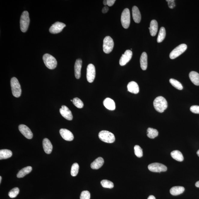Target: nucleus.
<instances>
[{"instance_id": "f257e3e1", "label": "nucleus", "mask_w": 199, "mask_h": 199, "mask_svg": "<svg viewBox=\"0 0 199 199\" xmlns=\"http://www.w3.org/2000/svg\"><path fill=\"white\" fill-rule=\"evenodd\" d=\"M153 106L155 109L158 112L163 113L167 107V101L163 97L158 96L154 101Z\"/></svg>"}, {"instance_id": "f03ea898", "label": "nucleus", "mask_w": 199, "mask_h": 199, "mask_svg": "<svg viewBox=\"0 0 199 199\" xmlns=\"http://www.w3.org/2000/svg\"><path fill=\"white\" fill-rule=\"evenodd\" d=\"M11 85L12 95L16 98H19L22 93L21 86L18 79L13 77L11 79Z\"/></svg>"}, {"instance_id": "7ed1b4c3", "label": "nucleus", "mask_w": 199, "mask_h": 199, "mask_svg": "<svg viewBox=\"0 0 199 199\" xmlns=\"http://www.w3.org/2000/svg\"><path fill=\"white\" fill-rule=\"evenodd\" d=\"M29 13L27 11H24L21 16L20 20V29L23 32H26L30 24Z\"/></svg>"}, {"instance_id": "20e7f679", "label": "nucleus", "mask_w": 199, "mask_h": 199, "mask_svg": "<svg viewBox=\"0 0 199 199\" xmlns=\"http://www.w3.org/2000/svg\"><path fill=\"white\" fill-rule=\"evenodd\" d=\"M43 60L45 65L50 69H54L57 65L56 60L54 56L48 54H45L43 56Z\"/></svg>"}, {"instance_id": "39448f33", "label": "nucleus", "mask_w": 199, "mask_h": 199, "mask_svg": "<svg viewBox=\"0 0 199 199\" xmlns=\"http://www.w3.org/2000/svg\"><path fill=\"white\" fill-rule=\"evenodd\" d=\"M100 140L107 143H113L115 140V137L112 133L107 131H102L98 134Z\"/></svg>"}, {"instance_id": "423d86ee", "label": "nucleus", "mask_w": 199, "mask_h": 199, "mask_svg": "<svg viewBox=\"0 0 199 199\" xmlns=\"http://www.w3.org/2000/svg\"><path fill=\"white\" fill-rule=\"evenodd\" d=\"M121 20L122 27L124 29L128 28L130 24V14L128 9L126 8L123 11Z\"/></svg>"}, {"instance_id": "0eeeda50", "label": "nucleus", "mask_w": 199, "mask_h": 199, "mask_svg": "<svg viewBox=\"0 0 199 199\" xmlns=\"http://www.w3.org/2000/svg\"><path fill=\"white\" fill-rule=\"evenodd\" d=\"M114 43L113 39L110 36L105 37L103 40V50L106 54L110 53L114 48Z\"/></svg>"}, {"instance_id": "6e6552de", "label": "nucleus", "mask_w": 199, "mask_h": 199, "mask_svg": "<svg viewBox=\"0 0 199 199\" xmlns=\"http://www.w3.org/2000/svg\"><path fill=\"white\" fill-rule=\"evenodd\" d=\"M187 49V46L184 44L179 45L171 52L170 58L171 59H175L184 53Z\"/></svg>"}, {"instance_id": "1a4fd4ad", "label": "nucleus", "mask_w": 199, "mask_h": 199, "mask_svg": "<svg viewBox=\"0 0 199 199\" xmlns=\"http://www.w3.org/2000/svg\"><path fill=\"white\" fill-rule=\"evenodd\" d=\"M148 169L153 172H164L167 170V167L164 165L158 163H152L149 165Z\"/></svg>"}, {"instance_id": "9d476101", "label": "nucleus", "mask_w": 199, "mask_h": 199, "mask_svg": "<svg viewBox=\"0 0 199 199\" xmlns=\"http://www.w3.org/2000/svg\"><path fill=\"white\" fill-rule=\"evenodd\" d=\"M95 69L94 65L89 64L87 66L86 77L87 81L92 83L95 80Z\"/></svg>"}, {"instance_id": "9b49d317", "label": "nucleus", "mask_w": 199, "mask_h": 199, "mask_svg": "<svg viewBox=\"0 0 199 199\" xmlns=\"http://www.w3.org/2000/svg\"><path fill=\"white\" fill-rule=\"evenodd\" d=\"M132 53L130 50H127L122 54L119 59V64L121 66L125 65L129 61L132 57Z\"/></svg>"}, {"instance_id": "f8f14e48", "label": "nucleus", "mask_w": 199, "mask_h": 199, "mask_svg": "<svg viewBox=\"0 0 199 199\" xmlns=\"http://www.w3.org/2000/svg\"><path fill=\"white\" fill-rule=\"evenodd\" d=\"M65 26V24L61 22H56L50 27L49 31L52 34L59 33L62 31L63 29Z\"/></svg>"}, {"instance_id": "ddd939ff", "label": "nucleus", "mask_w": 199, "mask_h": 199, "mask_svg": "<svg viewBox=\"0 0 199 199\" xmlns=\"http://www.w3.org/2000/svg\"><path fill=\"white\" fill-rule=\"evenodd\" d=\"M60 113L65 119L67 120L71 121L72 120L73 115L72 112L69 108L65 105H63L61 108L59 110Z\"/></svg>"}, {"instance_id": "4468645a", "label": "nucleus", "mask_w": 199, "mask_h": 199, "mask_svg": "<svg viewBox=\"0 0 199 199\" xmlns=\"http://www.w3.org/2000/svg\"><path fill=\"white\" fill-rule=\"evenodd\" d=\"M19 129L23 135L26 138L31 139L33 137V134L30 128L27 126L23 124H21L19 126Z\"/></svg>"}, {"instance_id": "2eb2a0df", "label": "nucleus", "mask_w": 199, "mask_h": 199, "mask_svg": "<svg viewBox=\"0 0 199 199\" xmlns=\"http://www.w3.org/2000/svg\"><path fill=\"white\" fill-rule=\"evenodd\" d=\"M60 134L64 140L71 141L74 140L73 134L70 131L66 129H61L59 131Z\"/></svg>"}, {"instance_id": "dca6fc26", "label": "nucleus", "mask_w": 199, "mask_h": 199, "mask_svg": "<svg viewBox=\"0 0 199 199\" xmlns=\"http://www.w3.org/2000/svg\"><path fill=\"white\" fill-rule=\"evenodd\" d=\"M132 14L133 18L136 23H139L140 22L141 19V14L138 8L136 6H134L132 8Z\"/></svg>"}, {"instance_id": "f3484780", "label": "nucleus", "mask_w": 199, "mask_h": 199, "mask_svg": "<svg viewBox=\"0 0 199 199\" xmlns=\"http://www.w3.org/2000/svg\"><path fill=\"white\" fill-rule=\"evenodd\" d=\"M82 61L80 59H77L75 65V75L76 78L80 79L81 77V71L82 67Z\"/></svg>"}, {"instance_id": "a211bd4d", "label": "nucleus", "mask_w": 199, "mask_h": 199, "mask_svg": "<svg viewBox=\"0 0 199 199\" xmlns=\"http://www.w3.org/2000/svg\"><path fill=\"white\" fill-rule=\"evenodd\" d=\"M43 145L45 152L48 154L51 153L52 151L53 147L50 140L47 138H44L43 140Z\"/></svg>"}, {"instance_id": "6ab92c4d", "label": "nucleus", "mask_w": 199, "mask_h": 199, "mask_svg": "<svg viewBox=\"0 0 199 199\" xmlns=\"http://www.w3.org/2000/svg\"><path fill=\"white\" fill-rule=\"evenodd\" d=\"M105 107L110 110H114L116 109V104L114 100L110 98H106L103 101Z\"/></svg>"}, {"instance_id": "aec40b11", "label": "nucleus", "mask_w": 199, "mask_h": 199, "mask_svg": "<svg viewBox=\"0 0 199 199\" xmlns=\"http://www.w3.org/2000/svg\"><path fill=\"white\" fill-rule=\"evenodd\" d=\"M128 90L131 93L137 94L139 93L140 89L138 85L136 82L131 81L127 85Z\"/></svg>"}, {"instance_id": "412c9836", "label": "nucleus", "mask_w": 199, "mask_h": 199, "mask_svg": "<svg viewBox=\"0 0 199 199\" xmlns=\"http://www.w3.org/2000/svg\"><path fill=\"white\" fill-rule=\"evenodd\" d=\"M140 67L142 70H146L148 66V56L146 53L143 52L142 53L140 58Z\"/></svg>"}, {"instance_id": "4be33fe9", "label": "nucleus", "mask_w": 199, "mask_h": 199, "mask_svg": "<svg viewBox=\"0 0 199 199\" xmlns=\"http://www.w3.org/2000/svg\"><path fill=\"white\" fill-rule=\"evenodd\" d=\"M104 163V160L101 157H99L91 163V167L93 169H98L103 166Z\"/></svg>"}, {"instance_id": "5701e85b", "label": "nucleus", "mask_w": 199, "mask_h": 199, "mask_svg": "<svg viewBox=\"0 0 199 199\" xmlns=\"http://www.w3.org/2000/svg\"><path fill=\"white\" fill-rule=\"evenodd\" d=\"M149 29L150 33L151 36H155L157 33L158 30V23L156 20H153L151 21Z\"/></svg>"}, {"instance_id": "b1692460", "label": "nucleus", "mask_w": 199, "mask_h": 199, "mask_svg": "<svg viewBox=\"0 0 199 199\" xmlns=\"http://www.w3.org/2000/svg\"><path fill=\"white\" fill-rule=\"evenodd\" d=\"M189 77L195 85L199 86V74L194 71H192L189 74Z\"/></svg>"}, {"instance_id": "393cba45", "label": "nucleus", "mask_w": 199, "mask_h": 199, "mask_svg": "<svg viewBox=\"0 0 199 199\" xmlns=\"http://www.w3.org/2000/svg\"><path fill=\"white\" fill-rule=\"evenodd\" d=\"M32 170V168L31 166H27L26 167H24L23 169H21L19 171L17 175V177L19 178H23L26 175L28 174L29 173L31 172Z\"/></svg>"}, {"instance_id": "a878e982", "label": "nucleus", "mask_w": 199, "mask_h": 199, "mask_svg": "<svg viewBox=\"0 0 199 199\" xmlns=\"http://www.w3.org/2000/svg\"><path fill=\"white\" fill-rule=\"evenodd\" d=\"M185 190V188L182 186H175L171 188L170 193L173 195H178L182 194Z\"/></svg>"}, {"instance_id": "bb28decb", "label": "nucleus", "mask_w": 199, "mask_h": 199, "mask_svg": "<svg viewBox=\"0 0 199 199\" xmlns=\"http://www.w3.org/2000/svg\"><path fill=\"white\" fill-rule=\"evenodd\" d=\"M171 156L173 158L179 161H182L184 160L183 156L179 150H175L171 153Z\"/></svg>"}, {"instance_id": "cd10ccee", "label": "nucleus", "mask_w": 199, "mask_h": 199, "mask_svg": "<svg viewBox=\"0 0 199 199\" xmlns=\"http://www.w3.org/2000/svg\"><path fill=\"white\" fill-rule=\"evenodd\" d=\"M12 155V152L8 149H2L0 150V159H7Z\"/></svg>"}, {"instance_id": "c85d7f7f", "label": "nucleus", "mask_w": 199, "mask_h": 199, "mask_svg": "<svg viewBox=\"0 0 199 199\" xmlns=\"http://www.w3.org/2000/svg\"><path fill=\"white\" fill-rule=\"evenodd\" d=\"M147 136L149 138L154 139L157 137L158 135V131L156 129L149 128L147 129Z\"/></svg>"}, {"instance_id": "c756f323", "label": "nucleus", "mask_w": 199, "mask_h": 199, "mask_svg": "<svg viewBox=\"0 0 199 199\" xmlns=\"http://www.w3.org/2000/svg\"><path fill=\"white\" fill-rule=\"evenodd\" d=\"M166 35L165 29L164 27H161L160 29L159 33L157 38V42L158 43H161L165 38Z\"/></svg>"}, {"instance_id": "7c9ffc66", "label": "nucleus", "mask_w": 199, "mask_h": 199, "mask_svg": "<svg viewBox=\"0 0 199 199\" xmlns=\"http://www.w3.org/2000/svg\"><path fill=\"white\" fill-rule=\"evenodd\" d=\"M170 82L173 86L179 90H182L183 87L182 84L180 82L174 79H170L169 80Z\"/></svg>"}, {"instance_id": "2f4dec72", "label": "nucleus", "mask_w": 199, "mask_h": 199, "mask_svg": "<svg viewBox=\"0 0 199 199\" xmlns=\"http://www.w3.org/2000/svg\"><path fill=\"white\" fill-rule=\"evenodd\" d=\"M79 165L78 163H74L72 165L71 169V175L73 177H75L77 175L79 172Z\"/></svg>"}, {"instance_id": "473e14b6", "label": "nucleus", "mask_w": 199, "mask_h": 199, "mask_svg": "<svg viewBox=\"0 0 199 199\" xmlns=\"http://www.w3.org/2000/svg\"><path fill=\"white\" fill-rule=\"evenodd\" d=\"M101 184L102 187L105 188H112L114 187V184L112 182L107 179L102 180Z\"/></svg>"}, {"instance_id": "72a5a7b5", "label": "nucleus", "mask_w": 199, "mask_h": 199, "mask_svg": "<svg viewBox=\"0 0 199 199\" xmlns=\"http://www.w3.org/2000/svg\"><path fill=\"white\" fill-rule=\"evenodd\" d=\"M72 102L77 108H82L83 107L84 104L83 102L78 98H74Z\"/></svg>"}, {"instance_id": "f704fd0d", "label": "nucleus", "mask_w": 199, "mask_h": 199, "mask_svg": "<svg viewBox=\"0 0 199 199\" xmlns=\"http://www.w3.org/2000/svg\"><path fill=\"white\" fill-rule=\"evenodd\" d=\"M134 149L135 155L137 157L141 158L143 156V151L140 146L137 145H135L134 146Z\"/></svg>"}, {"instance_id": "c9c22d12", "label": "nucleus", "mask_w": 199, "mask_h": 199, "mask_svg": "<svg viewBox=\"0 0 199 199\" xmlns=\"http://www.w3.org/2000/svg\"><path fill=\"white\" fill-rule=\"evenodd\" d=\"M19 193V189L18 188L15 187L10 191L8 195L11 198H14L17 196Z\"/></svg>"}, {"instance_id": "e433bc0d", "label": "nucleus", "mask_w": 199, "mask_h": 199, "mask_svg": "<svg viewBox=\"0 0 199 199\" xmlns=\"http://www.w3.org/2000/svg\"><path fill=\"white\" fill-rule=\"evenodd\" d=\"M90 194L88 191H84L82 192L80 196V199H90Z\"/></svg>"}, {"instance_id": "4c0bfd02", "label": "nucleus", "mask_w": 199, "mask_h": 199, "mask_svg": "<svg viewBox=\"0 0 199 199\" xmlns=\"http://www.w3.org/2000/svg\"><path fill=\"white\" fill-rule=\"evenodd\" d=\"M190 111L195 114H199V106H192L190 107Z\"/></svg>"}, {"instance_id": "58836bf2", "label": "nucleus", "mask_w": 199, "mask_h": 199, "mask_svg": "<svg viewBox=\"0 0 199 199\" xmlns=\"http://www.w3.org/2000/svg\"><path fill=\"white\" fill-rule=\"evenodd\" d=\"M166 1L167 2L168 5L170 9L174 8L175 6V4L174 0H168V1Z\"/></svg>"}, {"instance_id": "ea45409f", "label": "nucleus", "mask_w": 199, "mask_h": 199, "mask_svg": "<svg viewBox=\"0 0 199 199\" xmlns=\"http://www.w3.org/2000/svg\"><path fill=\"white\" fill-rule=\"evenodd\" d=\"M116 1L115 0H108L107 5L109 6H112Z\"/></svg>"}, {"instance_id": "a19ab883", "label": "nucleus", "mask_w": 199, "mask_h": 199, "mask_svg": "<svg viewBox=\"0 0 199 199\" xmlns=\"http://www.w3.org/2000/svg\"><path fill=\"white\" fill-rule=\"evenodd\" d=\"M108 10H109V9H108L107 6H105V7L103 8L102 10V12L103 14H106L108 12Z\"/></svg>"}, {"instance_id": "79ce46f5", "label": "nucleus", "mask_w": 199, "mask_h": 199, "mask_svg": "<svg viewBox=\"0 0 199 199\" xmlns=\"http://www.w3.org/2000/svg\"><path fill=\"white\" fill-rule=\"evenodd\" d=\"M148 199H156V198L153 195H151L148 197Z\"/></svg>"}, {"instance_id": "37998d69", "label": "nucleus", "mask_w": 199, "mask_h": 199, "mask_svg": "<svg viewBox=\"0 0 199 199\" xmlns=\"http://www.w3.org/2000/svg\"><path fill=\"white\" fill-rule=\"evenodd\" d=\"M103 4H104V5L106 6L107 5V1L104 0V1H103Z\"/></svg>"}, {"instance_id": "c03bdc74", "label": "nucleus", "mask_w": 199, "mask_h": 199, "mask_svg": "<svg viewBox=\"0 0 199 199\" xmlns=\"http://www.w3.org/2000/svg\"><path fill=\"white\" fill-rule=\"evenodd\" d=\"M195 185L196 186V187L199 188V181H198V182H196Z\"/></svg>"}, {"instance_id": "a18cd8bd", "label": "nucleus", "mask_w": 199, "mask_h": 199, "mask_svg": "<svg viewBox=\"0 0 199 199\" xmlns=\"http://www.w3.org/2000/svg\"><path fill=\"white\" fill-rule=\"evenodd\" d=\"M197 154L198 155V156L199 157V149L198 150V151L197 152Z\"/></svg>"}, {"instance_id": "49530a36", "label": "nucleus", "mask_w": 199, "mask_h": 199, "mask_svg": "<svg viewBox=\"0 0 199 199\" xmlns=\"http://www.w3.org/2000/svg\"><path fill=\"white\" fill-rule=\"evenodd\" d=\"M2 180V177L0 176V183H1Z\"/></svg>"}, {"instance_id": "de8ad7c7", "label": "nucleus", "mask_w": 199, "mask_h": 199, "mask_svg": "<svg viewBox=\"0 0 199 199\" xmlns=\"http://www.w3.org/2000/svg\"><path fill=\"white\" fill-rule=\"evenodd\" d=\"M71 101H73V100H71Z\"/></svg>"}]
</instances>
